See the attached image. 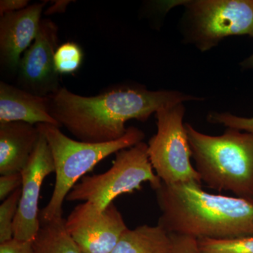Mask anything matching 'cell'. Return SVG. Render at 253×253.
I'll use <instances>...</instances> for the list:
<instances>
[{
	"label": "cell",
	"mask_w": 253,
	"mask_h": 253,
	"mask_svg": "<svg viewBox=\"0 0 253 253\" xmlns=\"http://www.w3.org/2000/svg\"><path fill=\"white\" fill-rule=\"evenodd\" d=\"M28 0H1L0 1V15L9 14L21 11L28 6Z\"/></svg>",
	"instance_id": "23"
},
{
	"label": "cell",
	"mask_w": 253,
	"mask_h": 253,
	"mask_svg": "<svg viewBox=\"0 0 253 253\" xmlns=\"http://www.w3.org/2000/svg\"><path fill=\"white\" fill-rule=\"evenodd\" d=\"M183 103L163 107L156 114L157 132L148 143L150 161L156 174L167 185L196 183L201 176L191 163L192 151L184 124Z\"/></svg>",
	"instance_id": "6"
},
{
	"label": "cell",
	"mask_w": 253,
	"mask_h": 253,
	"mask_svg": "<svg viewBox=\"0 0 253 253\" xmlns=\"http://www.w3.org/2000/svg\"><path fill=\"white\" fill-rule=\"evenodd\" d=\"M49 98L31 94L4 82L0 83V123L24 122L33 126L60 125L50 115Z\"/></svg>",
	"instance_id": "13"
},
{
	"label": "cell",
	"mask_w": 253,
	"mask_h": 253,
	"mask_svg": "<svg viewBox=\"0 0 253 253\" xmlns=\"http://www.w3.org/2000/svg\"><path fill=\"white\" fill-rule=\"evenodd\" d=\"M251 38H253V33L252 36H251Z\"/></svg>",
	"instance_id": "26"
},
{
	"label": "cell",
	"mask_w": 253,
	"mask_h": 253,
	"mask_svg": "<svg viewBox=\"0 0 253 253\" xmlns=\"http://www.w3.org/2000/svg\"><path fill=\"white\" fill-rule=\"evenodd\" d=\"M0 253H33V241H21L13 238L0 244Z\"/></svg>",
	"instance_id": "22"
},
{
	"label": "cell",
	"mask_w": 253,
	"mask_h": 253,
	"mask_svg": "<svg viewBox=\"0 0 253 253\" xmlns=\"http://www.w3.org/2000/svg\"><path fill=\"white\" fill-rule=\"evenodd\" d=\"M57 25L42 19L39 31L31 46L23 54L18 70L21 89L40 96H49L61 89L59 74L55 68L58 46Z\"/></svg>",
	"instance_id": "9"
},
{
	"label": "cell",
	"mask_w": 253,
	"mask_h": 253,
	"mask_svg": "<svg viewBox=\"0 0 253 253\" xmlns=\"http://www.w3.org/2000/svg\"><path fill=\"white\" fill-rule=\"evenodd\" d=\"M208 121L214 124L223 125L228 128L253 134V118L240 117L230 113H212L208 115Z\"/></svg>",
	"instance_id": "19"
},
{
	"label": "cell",
	"mask_w": 253,
	"mask_h": 253,
	"mask_svg": "<svg viewBox=\"0 0 253 253\" xmlns=\"http://www.w3.org/2000/svg\"><path fill=\"white\" fill-rule=\"evenodd\" d=\"M201 184L181 183L156 189L158 224L169 234L226 240L253 236V199L213 194Z\"/></svg>",
	"instance_id": "2"
},
{
	"label": "cell",
	"mask_w": 253,
	"mask_h": 253,
	"mask_svg": "<svg viewBox=\"0 0 253 253\" xmlns=\"http://www.w3.org/2000/svg\"><path fill=\"white\" fill-rule=\"evenodd\" d=\"M52 154L45 138L41 133L39 141L29 162L21 171V196L14 219V238L33 241L41 227L39 198L44 179L54 172Z\"/></svg>",
	"instance_id": "10"
},
{
	"label": "cell",
	"mask_w": 253,
	"mask_h": 253,
	"mask_svg": "<svg viewBox=\"0 0 253 253\" xmlns=\"http://www.w3.org/2000/svg\"><path fill=\"white\" fill-rule=\"evenodd\" d=\"M145 182L155 191L162 184L150 161L148 144L141 141L118 152L113 166L106 172L83 176L66 201L89 202L103 211L118 196L141 190Z\"/></svg>",
	"instance_id": "5"
},
{
	"label": "cell",
	"mask_w": 253,
	"mask_h": 253,
	"mask_svg": "<svg viewBox=\"0 0 253 253\" xmlns=\"http://www.w3.org/2000/svg\"><path fill=\"white\" fill-rule=\"evenodd\" d=\"M196 171L211 189L253 199V134L228 128L211 136L186 123Z\"/></svg>",
	"instance_id": "3"
},
{
	"label": "cell",
	"mask_w": 253,
	"mask_h": 253,
	"mask_svg": "<svg viewBox=\"0 0 253 253\" xmlns=\"http://www.w3.org/2000/svg\"><path fill=\"white\" fill-rule=\"evenodd\" d=\"M172 241V253H202L198 240L191 236L170 234Z\"/></svg>",
	"instance_id": "20"
},
{
	"label": "cell",
	"mask_w": 253,
	"mask_h": 253,
	"mask_svg": "<svg viewBox=\"0 0 253 253\" xmlns=\"http://www.w3.org/2000/svg\"><path fill=\"white\" fill-rule=\"evenodd\" d=\"M21 196V187L3 201L0 206V244L14 238L13 226Z\"/></svg>",
	"instance_id": "18"
},
{
	"label": "cell",
	"mask_w": 253,
	"mask_h": 253,
	"mask_svg": "<svg viewBox=\"0 0 253 253\" xmlns=\"http://www.w3.org/2000/svg\"><path fill=\"white\" fill-rule=\"evenodd\" d=\"M46 4V1L36 3L21 11L1 16L0 64L3 69L18 73L23 54L38 36Z\"/></svg>",
	"instance_id": "11"
},
{
	"label": "cell",
	"mask_w": 253,
	"mask_h": 253,
	"mask_svg": "<svg viewBox=\"0 0 253 253\" xmlns=\"http://www.w3.org/2000/svg\"><path fill=\"white\" fill-rule=\"evenodd\" d=\"M83 52L81 46L72 42L61 44L54 56L55 68L59 74L76 73L81 67Z\"/></svg>",
	"instance_id": "17"
},
{
	"label": "cell",
	"mask_w": 253,
	"mask_h": 253,
	"mask_svg": "<svg viewBox=\"0 0 253 253\" xmlns=\"http://www.w3.org/2000/svg\"><path fill=\"white\" fill-rule=\"evenodd\" d=\"M55 4L50 6L49 9L45 11L46 15L55 14V13L64 12L66 6L69 4L70 1H56Z\"/></svg>",
	"instance_id": "24"
},
{
	"label": "cell",
	"mask_w": 253,
	"mask_h": 253,
	"mask_svg": "<svg viewBox=\"0 0 253 253\" xmlns=\"http://www.w3.org/2000/svg\"><path fill=\"white\" fill-rule=\"evenodd\" d=\"M49 98V113L78 140L104 143L126 134V123L146 122L167 106L200 100L176 91H151L140 86L120 85L94 96L74 94L61 87Z\"/></svg>",
	"instance_id": "1"
},
{
	"label": "cell",
	"mask_w": 253,
	"mask_h": 253,
	"mask_svg": "<svg viewBox=\"0 0 253 253\" xmlns=\"http://www.w3.org/2000/svg\"><path fill=\"white\" fill-rule=\"evenodd\" d=\"M111 253H172V238L159 224L127 229Z\"/></svg>",
	"instance_id": "14"
},
{
	"label": "cell",
	"mask_w": 253,
	"mask_h": 253,
	"mask_svg": "<svg viewBox=\"0 0 253 253\" xmlns=\"http://www.w3.org/2000/svg\"><path fill=\"white\" fill-rule=\"evenodd\" d=\"M37 126L49 144L56 174L52 196L40 214V219L44 221L63 217L62 207L66 196L84 174L92 170L100 161L139 144L145 137L144 131L129 126L126 134L118 140L84 142L68 137L60 130L59 126L42 123Z\"/></svg>",
	"instance_id": "4"
},
{
	"label": "cell",
	"mask_w": 253,
	"mask_h": 253,
	"mask_svg": "<svg viewBox=\"0 0 253 253\" xmlns=\"http://www.w3.org/2000/svg\"><path fill=\"white\" fill-rule=\"evenodd\" d=\"M33 253H83L69 235L63 217L41 219V227L33 241Z\"/></svg>",
	"instance_id": "15"
},
{
	"label": "cell",
	"mask_w": 253,
	"mask_h": 253,
	"mask_svg": "<svg viewBox=\"0 0 253 253\" xmlns=\"http://www.w3.org/2000/svg\"><path fill=\"white\" fill-rule=\"evenodd\" d=\"M66 228L83 253H111L128 229L113 203L100 211L89 202L73 210Z\"/></svg>",
	"instance_id": "8"
},
{
	"label": "cell",
	"mask_w": 253,
	"mask_h": 253,
	"mask_svg": "<svg viewBox=\"0 0 253 253\" xmlns=\"http://www.w3.org/2000/svg\"><path fill=\"white\" fill-rule=\"evenodd\" d=\"M23 178L21 173L4 174L0 177V200L4 201L16 190L22 186Z\"/></svg>",
	"instance_id": "21"
},
{
	"label": "cell",
	"mask_w": 253,
	"mask_h": 253,
	"mask_svg": "<svg viewBox=\"0 0 253 253\" xmlns=\"http://www.w3.org/2000/svg\"><path fill=\"white\" fill-rule=\"evenodd\" d=\"M37 126L24 122L0 123V174L21 172L39 141Z\"/></svg>",
	"instance_id": "12"
},
{
	"label": "cell",
	"mask_w": 253,
	"mask_h": 253,
	"mask_svg": "<svg viewBox=\"0 0 253 253\" xmlns=\"http://www.w3.org/2000/svg\"><path fill=\"white\" fill-rule=\"evenodd\" d=\"M189 11L191 40L201 51L233 36H252L253 0L184 1Z\"/></svg>",
	"instance_id": "7"
},
{
	"label": "cell",
	"mask_w": 253,
	"mask_h": 253,
	"mask_svg": "<svg viewBox=\"0 0 253 253\" xmlns=\"http://www.w3.org/2000/svg\"><path fill=\"white\" fill-rule=\"evenodd\" d=\"M202 253H253V236L234 239L198 240Z\"/></svg>",
	"instance_id": "16"
},
{
	"label": "cell",
	"mask_w": 253,
	"mask_h": 253,
	"mask_svg": "<svg viewBox=\"0 0 253 253\" xmlns=\"http://www.w3.org/2000/svg\"><path fill=\"white\" fill-rule=\"evenodd\" d=\"M241 66L244 68H252L253 69V54L248 59L244 60L241 63Z\"/></svg>",
	"instance_id": "25"
}]
</instances>
